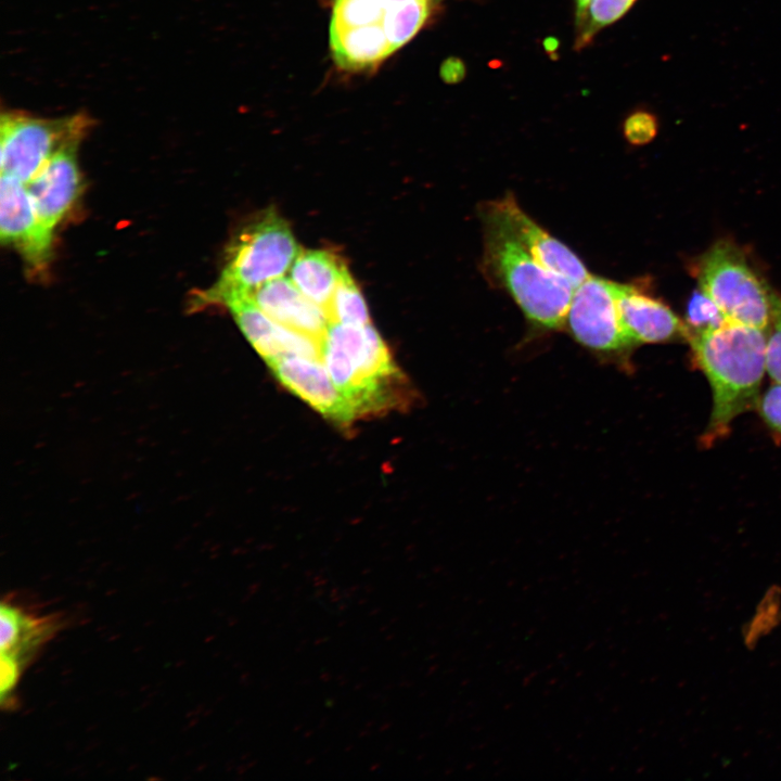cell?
I'll use <instances>...</instances> for the list:
<instances>
[{"instance_id": "obj_1", "label": "cell", "mask_w": 781, "mask_h": 781, "mask_svg": "<svg viewBox=\"0 0 781 781\" xmlns=\"http://www.w3.org/2000/svg\"><path fill=\"white\" fill-rule=\"evenodd\" d=\"M686 337L712 388V413L703 443H713L729 432L737 417L757 408L766 372L767 334L727 320Z\"/></svg>"}, {"instance_id": "obj_2", "label": "cell", "mask_w": 781, "mask_h": 781, "mask_svg": "<svg viewBox=\"0 0 781 781\" xmlns=\"http://www.w3.org/2000/svg\"><path fill=\"white\" fill-rule=\"evenodd\" d=\"M435 0H334L329 42L348 72L379 67L424 26Z\"/></svg>"}, {"instance_id": "obj_3", "label": "cell", "mask_w": 781, "mask_h": 781, "mask_svg": "<svg viewBox=\"0 0 781 781\" xmlns=\"http://www.w3.org/2000/svg\"><path fill=\"white\" fill-rule=\"evenodd\" d=\"M482 217L485 229L483 266L487 277L508 291L536 330L562 329L575 286L527 253L488 203Z\"/></svg>"}, {"instance_id": "obj_4", "label": "cell", "mask_w": 781, "mask_h": 781, "mask_svg": "<svg viewBox=\"0 0 781 781\" xmlns=\"http://www.w3.org/2000/svg\"><path fill=\"white\" fill-rule=\"evenodd\" d=\"M321 360L357 418L397 404L401 374L371 323L363 327L330 323Z\"/></svg>"}, {"instance_id": "obj_5", "label": "cell", "mask_w": 781, "mask_h": 781, "mask_svg": "<svg viewBox=\"0 0 781 781\" xmlns=\"http://www.w3.org/2000/svg\"><path fill=\"white\" fill-rule=\"evenodd\" d=\"M299 251L286 220L274 208H267L235 235L219 279L195 294L192 306L200 309L251 296L264 283L283 277Z\"/></svg>"}, {"instance_id": "obj_6", "label": "cell", "mask_w": 781, "mask_h": 781, "mask_svg": "<svg viewBox=\"0 0 781 781\" xmlns=\"http://www.w3.org/2000/svg\"><path fill=\"white\" fill-rule=\"evenodd\" d=\"M699 282L727 320L761 330L769 327L772 292L731 242L719 241L703 255Z\"/></svg>"}, {"instance_id": "obj_7", "label": "cell", "mask_w": 781, "mask_h": 781, "mask_svg": "<svg viewBox=\"0 0 781 781\" xmlns=\"http://www.w3.org/2000/svg\"><path fill=\"white\" fill-rule=\"evenodd\" d=\"M92 125L84 113L41 118L26 113H2L0 120L1 175L29 182L59 151L80 143Z\"/></svg>"}, {"instance_id": "obj_8", "label": "cell", "mask_w": 781, "mask_h": 781, "mask_svg": "<svg viewBox=\"0 0 781 781\" xmlns=\"http://www.w3.org/2000/svg\"><path fill=\"white\" fill-rule=\"evenodd\" d=\"M616 284L590 274L575 287L564 327L598 360L627 371L635 346L620 321Z\"/></svg>"}, {"instance_id": "obj_9", "label": "cell", "mask_w": 781, "mask_h": 781, "mask_svg": "<svg viewBox=\"0 0 781 781\" xmlns=\"http://www.w3.org/2000/svg\"><path fill=\"white\" fill-rule=\"evenodd\" d=\"M0 239L37 270L51 259L53 231L39 220L26 183L9 175H1Z\"/></svg>"}, {"instance_id": "obj_10", "label": "cell", "mask_w": 781, "mask_h": 781, "mask_svg": "<svg viewBox=\"0 0 781 781\" xmlns=\"http://www.w3.org/2000/svg\"><path fill=\"white\" fill-rule=\"evenodd\" d=\"M488 205L516 242L543 267L565 278L575 287L590 276L582 261L538 226L518 206L512 194Z\"/></svg>"}, {"instance_id": "obj_11", "label": "cell", "mask_w": 781, "mask_h": 781, "mask_svg": "<svg viewBox=\"0 0 781 781\" xmlns=\"http://www.w3.org/2000/svg\"><path fill=\"white\" fill-rule=\"evenodd\" d=\"M267 364L281 384L323 417L341 425L357 419L320 359L289 356Z\"/></svg>"}, {"instance_id": "obj_12", "label": "cell", "mask_w": 781, "mask_h": 781, "mask_svg": "<svg viewBox=\"0 0 781 781\" xmlns=\"http://www.w3.org/2000/svg\"><path fill=\"white\" fill-rule=\"evenodd\" d=\"M225 305L246 340L266 363L289 356L321 360L322 342L274 321L255 304L251 296L234 297Z\"/></svg>"}, {"instance_id": "obj_13", "label": "cell", "mask_w": 781, "mask_h": 781, "mask_svg": "<svg viewBox=\"0 0 781 781\" xmlns=\"http://www.w3.org/2000/svg\"><path fill=\"white\" fill-rule=\"evenodd\" d=\"M78 145L73 143L59 151L26 183L39 220L51 231L71 210L81 191Z\"/></svg>"}, {"instance_id": "obj_14", "label": "cell", "mask_w": 781, "mask_h": 781, "mask_svg": "<svg viewBox=\"0 0 781 781\" xmlns=\"http://www.w3.org/2000/svg\"><path fill=\"white\" fill-rule=\"evenodd\" d=\"M616 293L623 328L635 347L686 337V325L661 300L633 285L617 283Z\"/></svg>"}, {"instance_id": "obj_15", "label": "cell", "mask_w": 781, "mask_h": 781, "mask_svg": "<svg viewBox=\"0 0 781 781\" xmlns=\"http://www.w3.org/2000/svg\"><path fill=\"white\" fill-rule=\"evenodd\" d=\"M251 298L274 321L323 342L331 323L327 312L290 278L280 277L264 283Z\"/></svg>"}, {"instance_id": "obj_16", "label": "cell", "mask_w": 781, "mask_h": 781, "mask_svg": "<svg viewBox=\"0 0 781 781\" xmlns=\"http://www.w3.org/2000/svg\"><path fill=\"white\" fill-rule=\"evenodd\" d=\"M347 270L345 263L336 254L324 249H307L299 251L289 278L329 317L334 292Z\"/></svg>"}, {"instance_id": "obj_17", "label": "cell", "mask_w": 781, "mask_h": 781, "mask_svg": "<svg viewBox=\"0 0 781 781\" xmlns=\"http://www.w3.org/2000/svg\"><path fill=\"white\" fill-rule=\"evenodd\" d=\"M0 623L1 655L13 658L21 666L29 654L51 637L56 626L51 617L27 615L9 603L1 605Z\"/></svg>"}, {"instance_id": "obj_18", "label": "cell", "mask_w": 781, "mask_h": 781, "mask_svg": "<svg viewBox=\"0 0 781 781\" xmlns=\"http://www.w3.org/2000/svg\"><path fill=\"white\" fill-rule=\"evenodd\" d=\"M636 0H590L582 17L576 23L575 49L580 50L604 27L623 17Z\"/></svg>"}, {"instance_id": "obj_19", "label": "cell", "mask_w": 781, "mask_h": 781, "mask_svg": "<svg viewBox=\"0 0 781 781\" xmlns=\"http://www.w3.org/2000/svg\"><path fill=\"white\" fill-rule=\"evenodd\" d=\"M330 322L354 327L370 324L363 296L347 270L337 285L329 309Z\"/></svg>"}, {"instance_id": "obj_20", "label": "cell", "mask_w": 781, "mask_h": 781, "mask_svg": "<svg viewBox=\"0 0 781 781\" xmlns=\"http://www.w3.org/2000/svg\"><path fill=\"white\" fill-rule=\"evenodd\" d=\"M687 333L721 325L727 321L719 307L701 290L695 291L687 307Z\"/></svg>"}, {"instance_id": "obj_21", "label": "cell", "mask_w": 781, "mask_h": 781, "mask_svg": "<svg viewBox=\"0 0 781 781\" xmlns=\"http://www.w3.org/2000/svg\"><path fill=\"white\" fill-rule=\"evenodd\" d=\"M771 331L767 335L766 372L781 384V298L771 294Z\"/></svg>"}, {"instance_id": "obj_22", "label": "cell", "mask_w": 781, "mask_h": 781, "mask_svg": "<svg viewBox=\"0 0 781 781\" xmlns=\"http://www.w3.org/2000/svg\"><path fill=\"white\" fill-rule=\"evenodd\" d=\"M658 123L654 114L636 111L628 115L623 125L625 139L632 145H644L657 135Z\"/></svg>"}, {"instance_id": "obj_23", "label": "cell", "mask_w": 781, "mask_h": 781, "mask_svg": "<svg viewBox=\"0 0 781 781\" xmlns=\"http://www.w3.org/2000/svg\"><path fill=\"white\" fill-rule=\"evenodd\" d=\"M758 412L765 423L776 433L781 435V384L770 385L760 396Z\"/></svg>"}, {"instance_id": "obj_24", "label": "cell", "mask_w": 781, "mask_h": 781, "mask_svg": "<svg viewBox=\"0 0 781 781\" xmlns=\"http://www.w3.org/2000/svg\"><path fill=\"white\" fill-rule=\"evenodd\" d=\"M0 666V694L1 703H3L7 697L9 699L12 690L17 683V678L22 666L16 661L5 655H1Z\"/></svg>"}, {"instance_id": "obj_25", "label": "cell", "mask_w": 781, "mask_h": 781, "mask_svg": "<svg viewBox=\"0 0 781 781\" xmlns=\"http://www.w3.org/2000/svg\"><path fill=\"white\" fill-rule=\"evenodd\" d=\"M465 75V67L461 60L451 59L443 68V76L449 82L460 81Z\"/></svg>"}, {"instance_id": "obj_26", "label": "cell", "mask_w": 781, "mask_h": 781, "mask_svg": "<svg viewBox=\"0 0 781 781\" xmlns=\"http://www.w3.org/2000/svg\"><path fill=\"white\" fill-rule=\"evenodd\" d=\"M590 0H575V22L577 23L584 15Z\"/></svg>"}]
</instances>
